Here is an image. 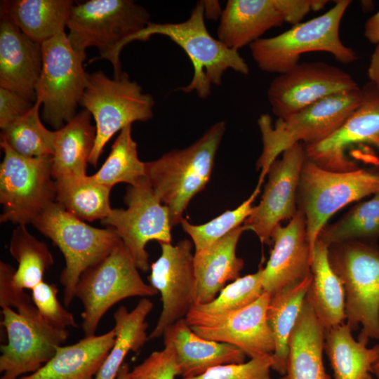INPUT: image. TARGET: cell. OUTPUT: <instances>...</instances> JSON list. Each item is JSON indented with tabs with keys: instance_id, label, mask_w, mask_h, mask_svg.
<instances>
[{
	"instance_id": "6da1fadb",
	"label": "cell",
	"mask_w": 379,
	"mask_h": 379,
	"mask_svg": "<svg viewBox=\"0 0 379 379\" xmlns=\"http://www.w3.org/2000/svg\"><path fill=\"white\" fill-rule=\"evenodd\" d=\"M225 132V121H218L189 147L145 162L147 179L168 208L172 227L180 224L191 199L208 183Z\"/></svg>"
},
{
	"instance_id": "7a4b0ae2",
	"label": "cell",
	"mask_w": 379,
	"mask_h": 379,
	"mask_svg": "<svg viewBox=\"0 0 379 379\" xmlns=\"http://www.w3.org/2000/svg\"><path fill=\"white\" fill-rule=\"evenodd\" d=\"M150 14L132 0H89L74 4L68 20V40L86 58V48L94 46L100 58L113 66L114 77L122 74L120 55L131 39L144 29Z\"/></svg>"
},
{
	"instance_id": "3957f363",
	"label": "cell",
	"mask_w": 379,
	"mask_h": 379,
	"mask_svg": "<svg viewBox=\"0 0 379 379\" xmlns=\"http://www.w3.org/2000/svg\"><path fill=\"white\" fill-rule=\"evenodd\" d=\"M155 34L165 36L178 45L192 64L194 74L190 84L177 91L185 93L195 92L199 98L206 99L211 94L213 86L222 84L228 69L244 75L249 73L248 65L239 51L228 48L209 34L205 24L202 1L197 3L185 21L151 22L131 39V42L147 41Z\"/></svg>"
},
{
	"instance_id": "277c9868",
	"label": "cell",
	"mask_w": 379,
	"mask_h": 379,
	"mask_svg": "<svg viewBox=\"0 0 379 379\" xmlns=\"http://www.w3.org/2000/svg\"><path fill=\"white\" fill-rule=\"evenodd\" d=\"M363 91L360 87L319 100L295 114L277 119L272 125L268 114L258 120L262 150L256 164L261 170L258 182H263L271 164L278 156L296 143L319 142L331 135L360 105Z\"/></svg>"
},
{
	"instance_id": "5b68a950",
	"label": "cell",
	"mask_w": 379,
	"mask_h": 379,
	"mask_svg": "<svg viewBox=\"0 0 379 379\" xmlns=\"http://www.w3.org/2000/svg\"><path fill=\"white\" fill-rule=\"evenodd\" d=\"M350 0H338L325 13L269 38H260L249 45L251 55L263 72H287L298 64L300 55L312 51L332 54L340 62L357 60L356 53L339 36V27Z\"/></svg>"
},
{
	"instance_id": "8992f818",
	"label": "cell",
	"mask_w": 379,
	"mask_h": 379,
	"mask_svg": "<svg viewBox=\"0 0 379 379\" xmlns=\"http://www.w3.org/2000/svg\"><path fill=\"white\" fill-rule=\"evenodd\" d=\"M32 225L49 238L64 256L65 265L60 281L65 306L75 298V288L83 272L107 257L121 240L113 228L92 227L55 201L46 207Z\"/></svg>"
},
{
	"instance_id": "52a82bcc",
	"label": "cell",
	"mask_w": 379,
	"mask_h": 379,
	"mask_svg": "<svg viewBox=\"0 0 379 379\" xmlns=\"http://www.w3.org/2000/svg\"><path fill=\"white\" fill-rule=\"evenodd\" d=\"M79 105L95 120V143L88 163L95 167L104 147L116 133L135 121L152 118L154 100L126 72L112 79L97 71L88 74Z\"/></svg>"
},
{
	"instance_id": "ba28073f",
	"label": "cell",
	"mask_w": 379,
	"mask_h": 379,
	"mask_svg": "<svg viewBox=\"0 0 379 379\" xmlns=\"http://www.w3.org/2000/svg\"><path fill=\"white\" fill-rule=\"evenodd\" d=\"M329 264L345 293L347 324L352 331L379 340V246L348 241L328 246Z\"/></svg>"
},
{
	"instance_id": "9c48e42d",
	"label": "cell",
	"mask_w": 379,
	"mask_h": 379,
	"mask_svg": "<svg viewBox=\"0 0 379 379\" xmlns=\"http://www.w3.org/2000/svg\"><path fill=\"white\" fill-rule=\"evenodd\" d=\"M378 191L379 171L359 168L348 172L331 171L306 157L297 191V205L306 218L312 253L319 232L335 213Z\"/></svg>"
},
{
	"instance_id": "30bf717a",
	"label": "cell",
	"mask_w": 379,
	"mask_h": 379,
	"mask_svg": "<svg viewBox=\"0 0 379 379\" xmlns=\"http://www.w3.org/2000/svg\"><path fill=\"white\" fill-rule=\"evenodd\" d=\"M157 293L142 280L120 240L107 257L84 271L77 284L74 295L84 307L81 317L85 336L95 335L102 317L119 301Z\"/></svg>"
},
{
	"instance_id": "8fae6325",
	"label": "cell",
	"mask_w": 379,
	"mask_h": 379,
	"mask_svg": "<svg viewBox=\"0 0 379 379\" xmlns=\"http://www.w3.org/2000/svg\"><path fill=\"white\" fill-rule=\"evenodd\" d=\"M4 158L0 166L1 222L32 224L55 201L56 182L52 174V156L25 157L0 142Z\"/></svg>"
},
{
	"instance_id": "7c38bea8",
	"label": "cell",
	"mask_w": 379,
	"mask_h": 379,
	"mask_svg": "<svg viewBox=\"0 0 379 379\" xmlns=\"http://www.w3.org/2000/svg\"><path fill=\"white\" fill-rule=\"evenodd\" d=\"M41 48L36 100L41 102L43 119L58 130L77 114L88 81L86 58L72 48L65 32L43 42Z\"/></svg>"
},
{
	"instance_id": "4fadbf2b",
	"label": "cell",
	"mask_w": 379,
	"mask_h": 379,
	"mask_svg": "<svg viewBox=\"0 0 379 379\" xmlns=\"http://www.w3.org/2000/svg\"><path fill=\"white\" fill-rule=\"evenodd\" d=\"M1 307L8 343L0 347V379H18L36 372L68 338L67 329L48 324L34 304L19 312Z\"/></svg>"
},
{
	"instance_id": "5bb4252c",
	"label": "cell",
	"mask_w": 379,
	"mask_h": 379,
	"mask_svg": "<svg viewBox=\"0 0 379 379\" xmlns=\"http://www.w3.org/2000/svg\"><path fill=\"white\" fill-rule=\"evenodd\" d=\"M124 201L126 209L112 208L102 222L115 230L138 270L147 272L150 267L145 249L147 242L171 243L169 210L147 178L128 187Z\"/></svg>"
},
{
	"instance_id": "9a60e30c",
	"label": "cell",
	"mask_w": 379,
	"mask_h": 379,
	"mask_svg": "<svg viewBox=\"0 0 379 379\" xmlns=\"http://www.w3.org/2000/svg\"><path fill=\"white\" fill-rule=\"evenodd\" d=\"M161 255L150 266L151 285L161 295L162 310L149 340L163 336L165 330L185 319L196 302L197 281L192 244L188 239L176 245L160 244Z\"/></svg>"
},
{
	"instance_id": "2e32d148",
	"label": "cell",
	"mask_w": 379,
	"mask_h": 379,
	"mask_svg": "<svg viewBox=\"0 0 379 379\" xmlns=\"http://www.w3.org/2000/svg\"><path fill=\"white\" fill-rule=\"evenodd\" d=\"M359 87L339 67L324 62H303L275 77L267 94L273 114L285 119L319 100Z\"/></svg>"
},
{
	"instance_id": "e0dca14e",
	"label": "cell",
	"mask_w": 379,
	"mask_h": 379,
	"mask_svg": "<svg viewBox=\"0 0 379 379\" xmlns=\"http://www.w3.org/2000/svg\"><path fill=\"white\" fill-rule=\"evenodd\" d=\"M305 159L303 145L296 143L271 164L261 200L253 207L243 224L246 230L253 231L262 244L272 245L275 227L296 214L297 191Z\"/></svg>"
},
{
	"instance_id": "ac0fdd59",
	"label": "cell",
	"mask_w": 379,
	"mask_h": 379,
	"mask_svg": "<svg viewBox=\"0 0 379 379\" xmlns=\"http://www.w3.org/2000/svg\"><path fill=\"white\" fill-rule=\"evenodd\" d=\"M270 297L264 291L247 307L223 315L206 316L190 310L185 319L198 335L234 345L251 359L272 354L274 340L266 317Z\"/></svg>"
},
{
	"instance_id": "d6986e66",
	"label": "cell",
	"mask_w": 379,
	"mask_h": 379,
	"mask_svg": "<svg viewBox=\"0 0 379 379\" xmlns=\"http://www.w3.org/2000/svg\"><path fill=\"white\" fill-rule=\"evenodd\" d=\"M360 105L326 138L303 145L307 159L318 166L335 172L359 168L346 155L355 145L368 144L379 150V88L371 82L363 88Z\"/></svg>"
},
{
	"instance_id": "ffe728a7",
	"label": "cell",
	"mask_w": 379,
	"mask_h": 379,
	"mask_svg": "<svg viewBox=\"0 0 379 379\" xmlns=\"http://www.w3.org/2000/svg\"><path fill=\"white\" fill-rule=\"evenodd\" d=\"M273 248L262 268L264 291L273 295L311 274L312 253L302 211L286 226L277 225L272 233Z\"/></svg>"
},
{
	"instance_id": "44dd1931",
	"label": "cell",
	"mask_w": 379,
	"mask_h": 379,
	"mask_svg": "<svg viewBox=\"0 0 379 379\" xmlns=\"http://www.w3.org/2000/svg\"><path fill=\"white\" fill-rule=\"evenodd\" d=\"M42 60L41 44L26 36L1 12L0 88L35 102Z\"/></svg>"
},
{
	"instance_id": "7402d4cb",
	"label": "cell",
	"mask_w": 379,
	"mask_h": 379,
	"mask_svg": "<svg viewBox=\"0 0 379 379\" xmlns=\"http://www.w3.org/2000/svg\"><path fill=\"white\" fill-rule=\"evenodd\" d=\"M163 337L164 345L171 347L175 352L182 378L197 376L217 366L244 363L246 357L234 345L198 335L185 318L169 326Z\"/></svg>"
},
{
	"instance_id": "603a6c76",
	"label": "cell",
	"mask_w": 379,
	"mask_h": 379,
	"mask_svg": "<svg viewBox=\"0 0 379 379\" xmlns=\"http://www.w3.org/2000/svg\"><path fill=\"white\" fill-rule=\"evenodd\" d=\"M285 22L277 0H229L223 8L218 39L239 51Z\"/></svg>"
},
{
	"instance_id": "cb8c5ba5",
	"label": "cell",
	"mask_w": 379,
	"mask_h": 379,
	"mask_svg": "<svg viewBox=\"0 0 379 379\" xmlns=\"http://www.w3.org/2000/svg\"><path fill=\"white\" fill-rule=\"evenodd\" d=\"M114 340L112 329L102 335L85 336L72 345H60L41 368L18 379H95Z\"/></svg>"
},
{
	"instance_id": "d4e9b609",
	"label": "cell",
	"mask_w": 379,
	"mask_h": 379,
	"mask_svg": "<svg viewBox=\"0 0 379 379\" xmlns=\"http://www.w3.org/2000/svg\"><path fill=\"white\" fill-rule=\"evenodd\" d=\"M243 225L235 228L208 249L194 253V266L197 281L195 305L213 300L227 282L240 277L244 262L237 257V246Z\"/></svg>"
},
{
	"instance_id": "484cf974",
	"label": "cell",
	"mask_w": 379,
	"mask_h": 379,
	"mask_svg": "<svg viewBox=\"0 0 379 379\" xmlns=\"http://www.w3.org/2000/svg\"><path fill=\"white\" fill-rule=\"evenodd\" d=\"M325 328L305 299L289 338V379H331L323 363Z\"/></svg>"
},
{
	"instance_id": "4316f807",
	"label": "cell",
	"mask_w": 379,
	"mask_h": 379,
	"mask_svg": "<svg viewBox=\"0 0 379 379\" xmlns=\"http://www.w3.org/2000/svg\"><path fill=\"white\" fill-rule=\"evenodd\" d=\"M91 117L84 109L55 131L52 156V174L55 180L87 175V163L95 138V127L91 124Z\"/></svg>"
},
{
	"instance_id": "83f0119b",
	"label": "cell",
	"mask_w": 379,
	"mask_h": 379,
	"mask_svg": "<svg viewBox=\"0 0 379 379\" xmlns=\"http://www.w3.org/2000/svg\"><path fill=\"white\" fill-rule=\"evenodd\" d=\"M328 250V246L317 239L311 262L312 279L305 298L325 330L346 319L345 289L329 264Z\"/></svg>"
},
{
	"instance_id": "f1b7e54d",
	"label": "cell",
	"mask_w": 379,
	"mask_h": 379,
	"mask_svg": "<svg viewBox=\"0 0 379 379\" xmlns=\"http://www.w3.org/2000/svg\"><path fill=\"white\" fill-rule=\"evenodd\" d=\"M369 338L359 333L357 340L347 324L325 330L324 347L333 371V379H373V366L379 345L367 347Z\"/></svg>"
},
{
	"instance_id": "f546056e",
	"label": "cell",
	"mask_w": 379,
	"mask_h": 379,
	"mask_svg": "<svg viewBox=\"0 0 379 379\" xmlns=\"http://www.w3.org/2000/svg\"><path fill=\"white\" fill-rule=\"evenodd\" d=\"M73 6L70 0L3 1L1 12L26 36L41 44L65 32Z\"/></svg>"
},
{
	"instance_id": "4dcf8cb0",
	"label": "cell",
	"mask_w": 379,
	"mask_h": 379,
	"mask_svg": "<svg viewBox=\"0 0 379 379\" xmlns=\"http://www.w3.org/2000/svg\"><path fill=\"white\" fill-rule=\"evenodd\" d=\"M311 274L281 289L270 297L266 317L274 340L272 369L286 375L289 338L301 310L310 284Z\"/></svg>"
},
{
	"instance_id": "1f68e13d",
	"label": "cell",
	"mask_w": 379,
	"mask_h": 379,
	"mask_svg": "<svg viewBox=\"0 0 379 379\" xmlns=\"http://www.w3.org/2000/svg\"><path fill=\"white\" fill-rule=\"evenodd\" d=\"M152 308V302L142 298L133 310L121 306L114 313V343L95 379H117L128 353L138 352L149 340L146 318Z\"/></svg>"
},
{
	"instance_id": "d6a6232c",
	"label": "cell",
	"mask_w": 379,
	"mask_h": 379,
	"mask_svg": "<svg viewBox=\"0 0 379 379\" xmlns=\"http://www.w3.org/2000/svg\"><path fill=\"white\" fill-rule=\"evenodd\" d=\"M55 202L76 218L86 221L104 220L112 211L111 188L90 175L81 178L55 180Z\"/></svg>"
},
{
	"instance_id": "836d02e7",
	"label": "cell",
	"mask_w": 379,
	"mask_h": 379,
	"mask_svg": "<svg viewBox=\"0 0 379 379\" xmlns=\"http://www.w3.org/2000/svg\"><path fill=\"white\" fill-rule=\"evenodd\" d=\"M9 251L18 264L12 284L20 290H32L43 281L46 270L54 262L47 245L32 235L25 225H18L13 231Z\"/></svg>"
},
{
	"instance_id": "e575fe53",
	"label": "cell",
	"mask_w": 379,
	"mask_h": 379,
	"mask_svg": "<svg viewBox=\"0 0 379 379\" xmlns=\"http://www.w3.org/2000/svg\"><path fill=\"white\" fill-rule=\"evenodd\" d=\"M90 177L111 189L121 182L135 185L147 178L145 162L138 157L137 143L132 137L131 125L120 131L105 161Z\"/></svg>"
},
{
	"instance_id": "d590c367",
	"label": "cell",
	"mask_w": 379,
	"mask_h": 379,
	"mask_svg": "<svg viewBox=\"0 0 379 379\" xmlns=\"http://www.w3.org/2000/svg\"><path fill=\"white\" fill-rule=\"evenodd\" d=\"M379 238V191L353 207L337 222L326 225L318 238L328 246L348 241L376 243Z\"/></svg>"
},
{
	"instance_id": "8d00e7d4",
	"label": "cell",
	"mask_w": 379,
	"mask_h": 379,
	"mask_svg": "<svg viewBox=\"0 0 379 379\" xmlns=\"http://www.w3.org/2000/svg\"><path fill=\"white\" fill-rule=\"evenodd\" d=\"M41 102L36 100L25 115L1 129V140L25 157L53 156L55 131L46 128L39 115Z\"/></svg>"
},
{
	"instance_id": "74e56055",
	"label": "cell",
	"mask_w": 379,
	"mask_h": 379,
	"mask_svg": "<svg viewBox=\"0 0 379 379\" xmlns=\"http://www.w3.org/2000/svg\"><path fill=\"white\" fill-rule=\"evenodd\" d=\"M263 292L262 268H260L253 274L239 277L225 286L213 300L194 305L191 311L206 316L226 314L251 305Z\"/></svg>"
},
{
	"instance_id": "f35d334b",
	"label": "cell",
	"mask_w": 379,
	"mask_h": 379,
	"mask_svg": "<svg viewBox=\"0 0 379 379\" xmlns=\"http://www.w3.org/2000/svg\"><path fill=\"white\" fill-rule=\"evenodd\" d=\"M261 185L258 184L251 196L233 210H228L209 222L192 225L182 219V230L191 237L195 253L205 251L231 231L241 225L253 209V203L260 192Z\"/></svg>"
},
{
	"instance_id": "ab89813d",
	"label": "cell",
	"mask_w": 379,
	"mask_h": 379,
	"mask_svg": "<svg viewBox=\"0 0 379 379\" xmlns=\"http://www.w3.org/2000/svg\"><path fill=\"white\" fill-rule=\"evenodd\" d=\"M31 291L34 305L48 324L60 329L77 326L74 315L59 302L55 284L43 281Z\"/></svg>"
},
{
	"instance_id": "60d3db41",
	"label": "cell",
	"mask_w": 379,
	"mask_h": 379,
	"mask_svg": "<svg viewBox=\"0 0 379 379\" xmlns=\"http://www.w3.org/2000/svg\"><path fill=\"white\" fill-rule=\"evenodd\" d=\"M272 354L251 359L247 362L215 366L197 376L182 379H272Z\"/></svg>"
},
{
	"instance_id": "b9f144b4",
	"label": "cell",
	"mask_w": 379,
	"mask_h": 379,
	"mask_svg": "<svg viewBox=\"0 0 379 379\" xmlns=\"http://www.w3.org/2000/svg\"><path fill=\"white\" fill-rule=\"evenodd\" d=\"M180 375L175 352L169 345L152 352L129 373V379H175Z\"/></svg>"
},
{
	"instance_id": "7bdbcfd3",
	"label": "cell",
	"mask_w": 379,
	"mask_h": 379,
	"mask_svg": "<svg viewBox=\"0 0 379 379\" xmlns=\"http://www.w3.org/2000/svg\"><path fill=\"white\" fill-rule=\"evenodd\" d=\"M33 102L11 90L0 88V128H5L27 114L34 106Z\"/></svg>"
},
{
	"instance_id": "ee69618b",
	"label": "cell",
	"mask_w": 379,
	"mask_h": 379,
	"mask_svg": "<svg viewBox=\"0 0 379 379\" xmlns=\"http://www.w3.org/2000/svg\"><path fill=\"white\" fill-rule=\"evenodd\" d=\"M284 20L293 26L310 11L323 8L328 1L325 0H277Z\"/></svg>"
},
{
	"instance_id": "f6af8a7d",
	"label": "cell",
	"mask_w": 379,
	"mask_h": 379,
	"mask_svg": "<svg viewBox=\"0 0 379 379\" xmlns=\"http://www.w3.org/2000/svg\"><path fill=\"white\" fill-rule=\"evenodd\" d=\"M364 36L370 43L379 44V11L366 22Z\"/></svg>"
},
{
	"instance_id": "bcb514c9",
	"label": "cell",
	"mask_w": 379,
	"mask_h": 379,
	"mask_svg": "<svg viewBox=\"0 0 379 379\" xmlns=\"http://www.w3.org/2000/svg\"><path fill=\"white\" fill-rule=\"evenodd\" d=\"M368 77L370 82L379 88V44L376 46L368 68Z\"/></svg>"
},
{
	"instance_id": "7dc6e473",
	"label": "cell",
	"mask_w": 379,
	"mask_h": 379,
	"mask_svg": "<svg viewBox=\"0 0 379 379\" xmlns=\"http://www.w3.org/2000/svg\"><path fill=\"white\" fill-rule=\"evenodd\" d=\"M205 19L217 20L220 18L223 9L218 1H202Z\"/></svg>"
},
{
	"instance_id": "c3c4849f",
	"label": "cell",
	"mask_w": 379,
	"mask_h": 379,
	"mask_svg": "<svg viewBox=\"0 0 379 379\" xmlns=\"http://www.w3.org/2000/svg\"><path fill=\"white\" fill-rule=\"evenodd\" d=\"M129 366L127 363L124 362L118 373L117 379H129Z\"/></svg>"
},
{
	"instance_id": "681fc988",
	"label": "cell",
	"mask_w": 379,
	"mask_h": 379,
	"mask_svg": "<svg viewBox=\"0 0 379 379\" xmlns=\"http://www.w3.org/2000/svg\"><path fill=\"white\" fill-rule=\"evenodd\" d=\"M373 374L375 375L377 379H379V354L377 360L373 366Z\"/></svg>"
},
{
	"instance_id": "f907efd6",
	"label": "cell",
	"mask_w": 379,
	"mask_h": 379,
	"mask_svg": "<svg viewBox=\"0 0 379 379\" xmlns=\"http://www.w3.org/2000/svg\"><path fill=\"white\" fill-rule=\"evenodd\" d=\"M279 379H289L288 376L287 375H283L281 378H280Z\"/></svg>"
}]
</instances>
